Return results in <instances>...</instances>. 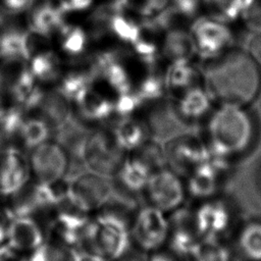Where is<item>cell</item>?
<instances>
[{
	"instance_id": "obj_3",
	"label": "cell",
	"mask_w": 261,
	"mask_h": 261,
	"mask_svg": "<svg viewBox=\"0 0 261 261\" xmlns=\"http://www.w3.org/2000/svg\"><path fill=\"white\" fill-rule=\"evenodd\" d=\"M132 246L129 228L119 222L91 215L81 255L118 261Z\"/></svg>"
},
{
	"instance_id": "obj_26",
	"label": "cell",
	"mask_w": 261,
	"mask_h": 261,
	"mask_svg": "<svg viewBox=\"0 0 261 261\" xmlns=\"http://www.w3.org/2000/svg\"><path fill=\"white\" fill-rule=\"evenodd\" d=\"M81 254L49 241L32 253L23 256V261H77Z\"/></svg>"
},
{
	"instance_id": "obj_7",
	"label": "cell",
	"mask_w": 261,
	"mask_h": 261,
	"mask_svg": "<svg viewBox=\"0 0 261 261\" xmlns=\"http://www.w3.org/2000/svg\"><path fill=\"white\" fill-rule=\"evenodd\" d=\"M27 157L31 178L43 185L65 178L71 165L68 151L54 139L38 145Z\"/></svg>"
},
{
	"instance_id": "obj_17",
	"label": "cell",
	"mask_w": 261,
	"mask_h": 261,
	"mask_svg": "<svg viewBox=\"0 0 261 261\" xmlns=\"http://www.w3.org/2000/svg\"><path fill=\"white\" fill-rule=\"evenodd\" d=\"M231 238L244 261H261V218L242 220Z\"/></svg>"
},
{
	"instance_id": "obj_4",
	"label": "cell",
	"mask_w": 261,
	"mask_h": 261,
	"mask_svg": "<svg viewBox=\"0 0 261 261\" xmlns=\"http://www.w3.org/2000/svg\"><path fill=\"white\" fill-rule=\"evenodd\" d=\"M127 153L118 145L112 130L106 126L92 128L85 141L82 162L90 171L111 177Z\"/></svg>"
},
{
	"instance_id": "obj_24",
	"label": "cell",
	"mask_w": 261,
	"mask_h": 261,
	"mask_svg": "<svg viewBox=\"0 0 261 261\" xmlns=\"http://www.w3.org/2000/svg\"><path fill=\"white\" fill-rule=\"evenodd\" d=\"M58 35L60 37V47L66 55L77 58L85 54L89 38L83 28L64 23Z\"/></svg>"
},
{
	"instance_id": "obj_2",
	"label": "cell",
	"mask_w": 261,
	"mask_h": 261,
	"mask_svg": "<svg viewBox=\"0 0 261 261\" xmlns=\"http://www.w3.org/2000/svg\"><path fill=\"white\" fill-rule=\"evenodd\" d=\"M195 224L202 239L225 240L232 237L241 223L240 212L231 199L220 194L213 198L192 202Z\"/></svg>"
},
{
	"instance_id": "obj_19",
	"label": "cell",
	"mask_w": 261,
	"mask_h": 261,
	"mask_svg": "<svg viewBox=\"0 0 261 261\" xmlns=\"http://www.w3.org/2000/svg\"><path fill=\"white\" fill-rule=\"evenodd\" d=\"M37 109L38 113L53 126L54 132L72 116L70 101L57 88L44 92Z\"/></svg>"
},
{
	"instance_id": "obj_6",
	"label": "cell",
	"mask_w": 261,
	"mask_h": 261,
	"mask_svg": "<svg viewBox=\"0 0 261 261\" xmlns=\"http://www.w3.org/2000/svg\"><path fill=\"white\" fill-rule=\"evenodd\" d=\"M143 204L169 213L188 202L185 178L168 166L153 172L143 191Z\"/></svg>"
},
{
	"instance_id": "obj_11",
	"label": "cell",
	"mask_w": 261,
	"mask_h": 261,
	"mask_svg": "<svg viewBox=\"0 0 261 261\" xmlns=\"http://www.w3.org/2000/svg\"><path fill=\"white\" fill-rule=\"evenodd\" d=\"M112 193L110 180L105 176L89 171L70 181V198L81 211L92 215L109 198Z\"/></svg>"
},
{
	"instance_id": "obj_30",
	"label": "cell",
	"mask_w": 261,
	"mask_h": 261,
	"mask_svg": "<svg viewBox=\"0 0 261 261\" xmlns=\"http://www.w3.org/2000/svg\"><path fill=\"white\" fill-rule=\"evenodd\" d=\"M77 261H110L106 259H102L95 256H89V255H81Z\"/></svg>"
},
{
	"instance_id": "obj_25",
	"label": "cell",
	"mask_w": 261,
	"mask_h": 261,
	"mask_svg": "<svg viewBox=\"0 0 261 261\" xmlns=\"http://www.w3.org/2000/svg\"><path fill=\"white\" fill-rule=\"evenodd\" d=\"M127 154L145 165L151 173L167 166L163 145L155 139L148 140L141 147Z\"/></svg>"
},
{
	"instance_id": "obj_9",
	"label": "cell",
	"mask_w": 261,
	"mask_h": 261,
	"mask_svg": "<svg viewBox=\"0 0 261 261\" xmlns=\"http://www.w3.org/2000/svg\"><path fill=\"white\" fill-rule=\"evenodd\" d=\"M168 228L165 212L141 204L129 227L130 243L140 251L149 253L166 245Z\"/></svg>"
},
{
	"instance_id": "obj_18",
	"label": "cell",
	"mask_w": 261,
	"mask_h": 261,
	"mask_svg": "<svg viewBox=\"0 0 261 261\" xmlns=\"http://www.w3.org/2000/svg\"><path fill=\"white\" fill-rule=\"evenodd\" d=\"M53 126L41 115L37 114L24 118L17 133L14 148L28 154L38 145L53 139Z\"/></svg>"
},
{
	"instance_id": "obj_29",
	"label": "cell",
	"mask_w": 261,
	"mask_h": 261,
	"mask_svg": "<svg viewBox=\"0 0 261 261\" xmlns=\"http://www.w3.org/2000/svg\"><path fill=\"white\" fill-rule=\"evenodd\" d=\"M250 50H251V56L253 57V59L256 61H260L261 62V35L256 37L250 46Z\"/></svg>"
},
{
	"instance_id": "obj_28",
	"label": "cell",
	"mask_w": 261,
	"mask_h": 261,
	"mask_svg": "<svg viewBox=\"0 0 261 261\" xmlns=\"http://www.w3.org/2000/svg\"><path fill=\"white\" fill-rule=\"evenodd\" d=\"M35 0H1L2 6L12 12H20L29 9Z\"/></svg>"
},
{
	"instance_id": "obj_12",
	"label": "cell",
	"mask_w": 261,
	"mask_h": 261,
	"mask_svg": "<svg viewBox=\"0 0 261 261\" xmlns=\"http://www.w3.org/2000/svg\"><path fill=\"white\" fill-rule=\"evenodd\" d=\"M166 214L169 225L166 245L188 257L202 239L195 224L192 207L187 202Z\"/></svg>"
},
{
	"instance_id": "obj_21",
	"label": "cell",
	"mask_w": 261,
	"mask_h": 261,
	"mask_svg": "<svg viewBox=\"0 0 261 261\" xmlns=\"http://www.w3.org/2000/svg\"><path fill=\"white\" fill-rule=\"evenodd\" d=\"M188 261H232V249L225 240L204 238L190 252Z\"/></svg>"
},
{
	"instance_id": "obj_15",
	"label": "cell",
	"mask_w": 261,
	"mask_h": 261,
	"mask_svg": "<svg viewBox=\"0 0 261 261\" xmlns=\"http://www.w3.org/2000/svg\"><path fill=\"white\" fill-rule=\"evenodd\" d=\"M151 174L145 165L127 154L119 168L110 177L112 192L140 200Z\"/></svg>"
},
{
	"instance_id": "obj_8",
	"label": "cell",
	"mask_w": 261,
	"mask_h": 261,
	"mask_svg": "<svg viewBox=\"0 0 261 261\" xmlns=\"http://www.w3.org/2000/svg\"><path fill=\"white\" fill-rule=\"evenodd\" d=\"M216 115L210 126L211 147L215 155L229 157L244 152L251 143V128L243 116L234 112Z\"/></svg>"
},
{
	"instance_id": "obj_16",
	"label": "cell",
	"mask_w": 261,
	"mask_h": 261,
	"mask_svg": "<svg viewBox=\"0 0 261 261\" xmlns=\"http://www.w3.org/2000/svg\"><path fill=\"white\" fill-rule=\"evenodd\" d=\"M106 126L112 130L118 145L126 153L138 149L148 140L153 139L145 122L129 115L120 116L119 119L110 121Z\"/></svg>"
},
{
	"instance_id": "obj_13",
	"label": "cell",
	"mask_w": 261,
	"mask_h": 261,
	"mask_svg": "<svg viewBox=\"0 0 261 261\" xmlns=\"http://www.w3.org/2000/svg\"><path fill=\"white\" fill-rule=\"evenodd\" d=\"M47 241V227L34 217H12L7 224V244L18 254L28 255Z\"/></svg>"
},
{
	"instance_id": "obj_1",
	"label": "cell",
	"mask_w": 261,
	"mask_h": 261,
	"mask_svg": "<svg viewBox=\"0 0 261 261\" xmlns=\"http://www.w3.org/2000/svg\"><path fill=\"white\" fill-rule=\"evenodd\" d=\"M212 96L226 104L240 106L251 102L260 87V73L251 55L230 51L213 61L206 72Z\"/></svg>"
},
{
	"instance_id": "obj_20",
	"label": "cell",
	"mask_w": 261,
	"mask_h": 261,
	"mask_svg": "<svg viewBox=\"0 0 261 261\" xmlns=\"http://www.w3.org/2000/svg\"><path fill=\"white\" fill-rule=\"evenodd\" d=\"M62 16L60 9L51 3L38 5L31 14V31L44 37L58 33L64 24Z\"/></svg>"
},
{
	"instance_id": "obj_14",
	"label": "cell",
	"mask_w": 261,
	"mask_h": 261,
	"mask_svg": "<svg viewBox=\"0 0 261 261\" xmlns=\"http://www.w3.org/2000/svg\"><path fill=\"white\" fill-rule=\"evenodd\" d=\"M31 179L27 154L16 148L0 152V196L8 198Z\"/></svg>"
},
{
	"instance_id": "obj_27",
	"label": "cell",
	"mask_w": 261,
	"mask_h": 261,
	"mask_svg": "<svg viewBox=\"0 0 261 261\" xmlns=\"http://www.w3.org/2000/svg\"><path fill=\"white\" fill-rule=\"evenodd\" d=\"M144 261H188V257L165 245L146 253Z\"/></svg>"
},
{
	"instance_id": "obj_10",
	"label": "cell",
	"mask_w": 261,
	"mask_h": 261,
	"mask_svg": "<svg viewBox=\"0 0 261 261\" xmlns=\"http://www.w3.org/2000/svg\"><path fill=\"white\" fill-rule=\"evenodd\" d=\"M167 166L185 176L209 158V151L190 135H175L163 145Z\"/></svg>"
},
{
	"instance_id": "obj_23",
	"label": "cell",
	"mask_w": 261,
	"mask_h": 261,
	"mask_svg": "<svg viewBox=\"0 0 261 261\" xmlns=\"http://www.w3.org/2000/svg\"><path fill=\"white\" fill-rule=\"evenodd\" d=\"M29 69L38 82L54 83L61 79V63L50 51H40L30 58Z\"/></svg>"
},
{
	"instance_id": "obj_22",
	"label": "cell",
	"mask_w": 261,
	"mask_h": 261,
	"mask_svg": "<svg viewBox=\"0 0 261 261\" xmlns=\"http://www.w3.org/2000/svg\"><path fill=\"white\" fill-rule=\"evenodd\" d=\"M166 31L161 47L162 56L171 62L187 60L193 51L191 37L181 29L171 28Z\"/></svg>"
},
{
	"instance_id": "obj_5",
	"label": "cell",
	"mask_w": 261,
	"mask_h": 261,
	"mask_svg": "<svg viewBox=\"0 0 261 261\" xmlns=\"http://www.w3.org/2000/svg\"><path fill=\"white\" fill-rule=\"evenodd\" d=\"M225 156L215 155L184 176L188 200L202 201L222 194L232 169Z\"/></svg>"
}]
</instances>
